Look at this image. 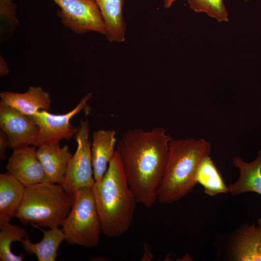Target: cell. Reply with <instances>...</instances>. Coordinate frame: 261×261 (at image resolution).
<instances>
[{
    "instance_id": "obj_22",
    "label": "cell",
    "mask_w": 261,
    "mask_h": 261,
    "mask_svg": "<svg viewBox=\"0 0 261 261\" xmlns=\"http://www.w3.org/2000/svg\"><path fill=\"white\" fill-rule=\"evenodd\" d=\"M9 147V140L7 135L0 130V159L4 160L6 158V149Z\"/></svg>"
},
{
    "instance_id": "obj_5",
    "label": "cell",
    "mask_w": 261,
    "mask_h": 261,
    "mask_svg": "<svg viewBox=\"0 0 261 261\" xmlns=\"http://www.w3.org/2000/svg\"><path fill=\"white\" fill-rule=\"evenodd\" d=\"M62 229L65 241L86 248L96 246L102 232L92 187H84L72 195V204Z\"/></svg>"
},
{
    "instance_id": "obj_9",
    "label": "cell",
    "mask_w": 261,
    "mask_h": 261,
    "mask_svg": "<svg viewBox=\"0 0 261 261\" xmlns=\"http://www.w3.org/2000/svg\"><path fill=\"white\" fill-rule=\"evenodd\" d=\"M0 128L7 135L13 150L30 145L39 130L31 116L0 102Z\"/></svg>"
},
{
    "instance_id": "obj_1",
    "label": "cell",
    "mask_w": 261,
    "mask_h": 261,
    "mask_svg": "<svg viewBox=\"0 0 261 261\" xmlns=\"http://www.w3.org/2000/svg\"><path fill=\"white\" fill-rule=\"evenodd\" d=\"M172 138L162 127L125 131L116 149L130 189L137 202L152 207L164 173Z\"/></svg>"
},
{
    "instance_id": "obj_8",
    "label": "cell",
    "mask_w": 261,
    "mask_h": 261,
    "mask_svg": "<svg viewBox=\"0 0 261 261\" xmlns=\"http://www.w3.org/2000/svg\"><path fill=\"white\" fill-rule=\"evenodd\" d=\"M52 0L60 8L57 14L61 22L73 32L95 31L105 35V26L94 0Z\"/></svg>"
},
{
    "instance_id": "obj_24",
    "label": "cell",
    "mask_w": 261,
    "mask_h": 261,
    "mask_svg": "<svg viewBox=\"0 0 261 261\" xmlns=\"http://www.w3.org/2000/svg\"><path fill=\"white\" fill-rule=\"evenodd\" d=\"M9 73V70L6 63L1 56L0 60V75L3 76L7 75Z\"/></svg>"
},
{
    "instance_id": "obj_17",
    "label": "cell",
    "mask_w": 261,
    "mask_h": 261,
    "mask_svg": "<svg viewBox=\"0 0 261 261\" xmlns=\"http://www.w3.org/2000/svg\"><path fill=\"white\" fill-rule=\"evenodd\" d=\"M32 226L42 231L43 238L40 242L33 243L27 236L21 241L24 249L29 254H34L39 261H55L59 246L66 239L62 229L55 227L45 230L36 225Z\"/></svg>"
},
{
    "instance_id": "obj_28",
    "label": "cell",
    "mask_w": 261,
    "mask_h": 261,
    "mask_svg": "<svg viewBox=\"0 0 261 261\" xmlns=\"http://www.w3.org/2000/svg\"></svg>"
},
{
    "instance_id": "obj_3",
    "label": "cell",
    "mask_w": 261,
    "mask_h": 261,
    "mask_svg": "<svg viewBox=\"0 0 261 261\" xmlns=\"http://www.w3.org/2000/svg\"><path fill=\"white\" fill-rule=\"evenodd\" d=\"M211 150L210 143L204 138L172 139L163 176L157 191V201L170 203L189 193L197 184L198 169Z\"/></svg>"
},
{
    "instance_id": "obj_2",
    "label": "cell",
    "mask_w": 261,
    "mask_h": 261,
    "mask_svg": "<svg viewBox=\"0 0 261 261\" xmlns=\"http://www.w3.org/2000/svg\"><path fill=\"white\" fill-rule=\"evenodd\" d=\"M92 188L102 233L112 238L123 235L131 225L137 201L116 150L106 173Z\"/></svg>"
},
{
    "instance_id": "obj_10",
    "label": "cell",
    "mask_w": 261,
    "mask_h": 261,
    "mask_svg": "<svg viewBox=\"0 0 261 261\" xmlns=\"http://www.w3.org/2000/svg\"><path fill=\"white\" fill-rule=\"evenodd\" d=\"M30 145L13 150L6 169L25 187L50 182L37 154L36 146Z\"/></svg>"
},
{
    "instance_id": "obj_14",
    "label": "cell",
    "mask_w": 261,
    "mask_h": 261,
    "mask_svg": "<svg viewBox=\"0 0 261 261\" xmlns=\"http://www.w3.org/2000/svg\"><path fill=\"white\" fill-rule=\"evenodd\" d=\"M232 163L239 170V176L228 186V193L236 195L254 192L261 195V149L252 161L247 162L240 157H235Z\"/></svg>"
},
{
    "instance_id": "obj_20",
    "label": "cell",
    "mask_w": 261,
    "mask_h": 261,
    "mask_svg": "<svg viewBox=\"0 0 261 261\" xmlns=\"http://www.w3.org/2000/svg\"><path fill=\"white\" fill-rule=\"evenodd\" d=\"M10 219L0 218V261H22L25 258L24 254L13 253L11 245L14 241L21 242L28 236V233L19 226L11 224Z\"/></svg>"
},
{
    "instance_id": "obj_23",
    "label": "cell",
    "mask_w": 261,
    "mask_h": 261,
    "mask_svg": "<svg viewBox=\"0 0 261 261\" xmlns=\"http://www.w3.org/2000/svg\"><path fill=\"white\" fill-rule=\"evenodd\" d=\"M148 246V245L147 244H145L144 246V254L141 258L142 261H150L153 258V255Z\"/></svg>"
},
{
    "instance_id": "obj_12",
    "label": "cell",
    "mask_w": 261,
    "mask_h": 261,
    "mask_svg": "<svg viewBox=\"0 0 261 261\" xmlns=\"http://www.w3.org/2000/svg\"><path fill=\"white\" fill-rule=\"evenodd\" d=\"M0 98V103L29 116H32L40 110L47 111L52 102L49 93L41 86H31L26 92L22 93L2 91Z\"/></svg>"
},
{
    "instance_id": "obj_19",
    "label": "cell",
    "mask_w": 261,
    "mask_h": 261,
    "mask_svg": "<svg viewBox=\"0 0 261 261\" xmlns=\"http://www.w3.org/2000/svg\"><path fill=\"white\" fill-rule=\"evenodd\" d=\"M196 180L203 187L204 192L209 196L228 193V186L209 156L201 162L197 172Z\"/></svg>"
},
{
    "instance_id": "obj_21",
    "label": "cell",
    "mask_w": 261,
    "mask_h": 261,
    "mask_svg": "<svg viewBox=\"0 0 261 261\" xmlns=\"http://www.w3.org/2000/svg\"><path fill=\"white\" fill-rule=\"evenodd\" d=\"M189 8L196 12H204L218 22L229 21L223 0H187Z\"/></svg>"
},
{
    "instance_id": "obj_4",
    "label": "cell",
    "mask_w": 261,
    "mask_h": 261,
    "mask_svg": "<svg viewBox=\"0 0 261 261\" xmlns=\"http://www.w3.org/2000/svg\"><path fill=\"white\" fill-rule=\"evenodd\" d=\"M72 195L61 184L50 182L25 187L15 215L24 224L50 228L62 226L71 209Z\"/></svg>"
},
{
    "instance_id": "obj_26",
    "label": "cell",
    "mask_w": 261,
    "mask_h": 261,
    "mask_svg": "<svg viewBox=\"0 0 261 261\" xmlns=\"http://www.w3.org/2000/svg\"><path fill=\"white\" fill-rule=\"evenodd\" d=\"M258 228L261 236V218L258 219Z\"/></svg>"
},
{
    "instance_id": "obj_15",
    "label": "cell",
    "mask_w": 261,
    "mask_h": 261,
    "mask_svg": "<svg viewBox=\"0 0 261 261\" xmlns=\"http://www.w3.org/2000/svg\"><path fill=\"white\" fill-rule=\"evenodd\" d=\"M231 245L232 259L238 261H261V236L255 224H245Z\"/></svg>"
},
{
    "instance_id": "obj_11",
    "label": "cell",
    "mask_w": 261,
    "mask_h": 261,
    "mask_svg": "<svg viewBox=\"0 0 261 261\" xmlns=\"http://www.w3.org/2000/svg\"><path fill=\"white\" fill-rule=\"evenodd\" d=\"M37 150L46 176L50 182L62 185L72 157L69 146L59 143L43 145Z\"/></svg>"
},
{
    "instance_id": "obj_16",
    "label": "cell",
    "mask_w": 261,
    "mask_h": 261,
    "mask_svg": "<svg viewBox=\"0 0 261 261\" xmlns=\"http://www.w3.org/2000/svg\"><path fill=\"white\" fill-rule=\"evenodd\" d=\"M100 12L106 28L105 36L110 42H123L126 25L123 9L125 0H94Z\"/></svg>"
},
{
    "instance_id": "obj_27",
    "label": "cell",
    "mask_w": 261,
    "mask_h": 261,
    "mask_svg": "<svg viewBox=\"0 0 261 261\" xmlns=\"http://www.w3.org/2000/svg\"><path fill=\"white\" fill-rule=\"evenodd\" d=\"M248 0H245L246 1H248Z\"/></svg>"
},
{
    "instance_id": "obj_25",
    "label": "cell",
    "mask_w": 261,
    "mask_h": 261,
    "mask_svg": "<svg viewBox=\"0 0 261 261\" xmlns=\"http://www.w3.org/2000/svg\"><path fill=\"white\" fill-rule=\"evenodd\" d=\"M176 0H163V5L165 8H170L172 3Z\"/></svg>"
},
{
    "instance_id": "obj_13",
    "label": "cell",
    "mask_w": 261,
    "mask_h": 261,
    "mask_svg": "<svg viewBox=\"0 0 261 261\" xmlns=\"http://www.w3.org/2000/svg\"><path fill=\"white\" fill-rule=\"evenodd\" d=\"M116 130L112 129L93 132L91 150L95 181L101 179L108 168L116 151Z\"/></svg>"
},
{
    "instance_id": "obj_6",
    "label": "cell",
    "mask_w": 261,
    "mask_h": 261,
    "mask_svg": "<svg viewBox=\"0 0 261 261\" xmlns=\"http://www.w3.org/2000/svg\"><path fill=\"white\" fill-rule=\"evenodd\" d=\"M89 131L88 119H82L75 134L77 149L71 158L62 184L66 191L72 195L82 188L92 187L95 182Z\"/></svg>"
},
{
    "instance_id": "obj_18",
    "label": "cell",
    "mask_w": 261,
    "mask_h": 261,
    "mask_svg": "<svg viewBox=\"0 0 261 261\" xmlns=\"http://www.w3.org/2000/svg\"><path fill=\"white\" fill-rule=\"evenodd\" d=\"M25 191V187L12 174H0V218L15 217Z\"/></svg>"
},
{
    "instance_id": "obj_7",
    "label": "cell",
    "mask_w": 261,
    "mask_h": 261,
    "mask_svg": "<svg viewBox=\"0 0 261 261\" xmlns=\"http://www.w3.org/2000/svg\"><path fill=\"white\" fill-rule=\"evenodd\" d=\"M91 96L92 93H88L72 110L64 114L56 115L41 110L31 116L38 126L39 130L33 138L30 145L39 147L44 144L59 143L62 139L69 140L72 138L77 132L78 127L72 126L70 120L74 116L87 108V102Z\"/></svg>"
}]
</instances>
